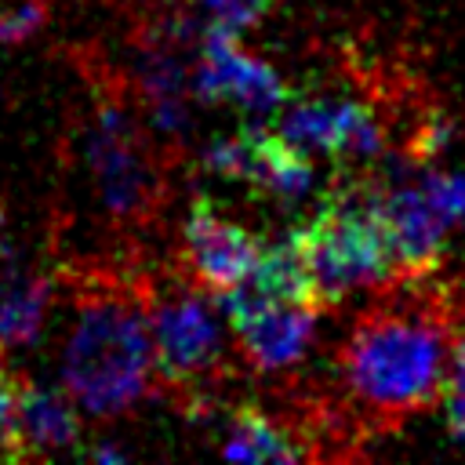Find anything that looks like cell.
<instances>
[{
  "label": "cell",
  "instance_id": "obj_11",
  "mask_svg": "<svg viewBox=\"0 0 465 465\" xmlns=\"http://www.w3.org/2000/svg\"><path fill=\"white\" fill-rule=\"evenodd\" d=\"M80 440V414L73 396L51 392L18 374V440L11 461H40L54 450L76 447Z\"/></svg>",
  "mask_w": 465,
  "mask_h": 465
},
{
  "label": "cell",
  "instance_id": "obj_16",
  "mask_svg": "<svg viewBox=\"0 0 465 465\" xmlns=\"http://www.w3.org/2000/svg\"><path fill=\"white\" fill-rule=\"evenodd\" d=\"M203 167L218 178H232V182H251V134L247 127L240 134L229 138H214L203 149Z\"/></svg>",
  "mask_w": 465,
  "mask_h": 465
},
{
  "label": "cell",
  "instance_id": "obj_1",
  "mask_svg": "<svg viewBox=\"0 0 465 465\" xmlns=\"http://www.w3.org/2000/svg\"><path fill=\"white\" fill-rule=\"evenodd\" d=\"M450 309L443 294H385L356 316L338 352V371L352 407L378 429H400L411 414L447 396Z\"/></svg>",
  "mask_w": 465,
  "mask_h": 465
},
{
  "label": "cell",
  "instance_id": "obj_19",
  "mask_svg": "<svg viewBox=\"0 0 465 465\" xmlns=\"http://www.w3.org/2000/svg\"><path fill=\"white\" fill-rule=\"evenodd\" d=\"M429 200L443 211L447 222H461L465 218V174H447V171H432L421 178Z\"/></svg>",
  "mask_w": 465,
  "mask_h": 465
},
{
  "label": "cell",
  "instance_id": "obj_9",
  "mask_svg": "<svg viewBox=\"0 0 465 465\" xmlns=\"http://www.w3.org/2000/svg\"><path fill=\"white\" fill-rule=\"evenodd\" d=\"M182 254H185L193 283L218 294L240 283L254 269L262 243L243 225L225 218L207 196H200L193 200L185 225H182Z\"/></svg>",
  "mask_w": 465,
  "mask_h": 465
},
{
  "label": "cell",
  "instance_id": "obj_2",
  "mask_svg": "<svg viewBox=\"0 0 465 465\" xmlns=\"http://www.w3.org/2000/svg\"><path fill=\"white\" fill-rule=\"evenodd\" d=\"M76 312L62 349V385L91 418H120L142 403L160 374L142 280L87 272L73 287Z\"/></svg>",
  "mask_w": 465,
  "mask_h": 465
},
{
  "label": "cell",
  "instance_id": "obj_18",
  "mask_svg": "<svg viewBox=\"0 0 465 465\" xmlns=\"http://www.w3.org/2000/svg\"><path fill=\"white\" fill-rule=\"evenodd\" d=\"M272 0H200V7L211 15V25H222V29H251L265 18Z\"/></svg>",
  "mask_w": 465,
  "mask_h": 465
},
{
  "label": "cell",
  "instance_id": "obj_24",
  "mask_svg": "<svg viewBox=\"0 0 465 465\" xmlns=\"http://www.w3.org/2000/svg\"><path fill=\"white\" fill-rule=\"evenodd\" d=\"M4 225H7V214H4V203H0V243H4Z\"/></svg>",
  "mask_w": 465,
  "mask_h": 465
},
{
  "label": "cell",
  "instance_id": "obj_21",
  "mask_svg": "<svg viewBox=\"0 0 465 465\" xmlns=\"http://www.w3.org/2000/svg\"><path fill=\"white\" fill-rule=\"evenodd\" d=\"M447 392H461L465 396V331L454 334V349H450V378H447Z\"/></svg>",
  "mask_w": 465,
  "mask_h": 465
},
{
  "label": "cell",
  "instance_id": "obj_23",
  "mask_svg": "<svg viewBox=\"0 0 465 465\" xmlns=\"http://www.w3.org/2000/svg\"><path fill=\"white\" fill-rule=\"evenodd\" d=\"M87 458H91V461H124V450H120V447H105V443H102V447H91V450H87Z\"/></svg>",
  "mask_w": 465,
  "mask_h": 465
},
{
  "label": "cell",
  "instance_id": "obj_8",
  "mask_svg": "<svg viewBox=\"0 0 465 465\" xmlns=\"http://www.w3.org/2000/svg\"><path fill=\"white\" fill-rule=\"evenodd\" d=\"M287 142L312 153H331L338 160H374L385 149V131L374 113L345 98H305L287 105L280 127Z\"/></svg>",
  "mask_w": 465,
  "mask_h": 465
},
{
  "label": "cell",
  "instance_id": "obj_3",
  "mask_svg": "<svg viewBox=\"0 0 465 465\" xmlns=\"http://www.w3.org/2000/svg\"><path fill=\"white\" fill-rule=\"evenodd\" d=\"M320 305H341L360 287H378L396 272L389 225L378 207L374 178H349L334 185L316 214L298 225Z\"/></svg>",
  "mask_w": 465,
  "mask_h": 465
},
{
  "label": "cell",
  "instance_id": "obj_25",
  "mask_svg": "<svg viewBox=\"0 0 465 465\" xmlns=\"http://www.w3.org/2000/svg\"><path fill=\"white\" fill-rule=\"evenodd\" d=\"M4 349H7V341L0 338V367H4Z\"/></svg>",
  "mask_w": 465,
  "mask_h": 465
},
{
  "label": "cell",
  "instance_id": "obj_7",
  "mask_svg": "<svg viewBox=\"0 0 465 465\" xmlns=\"http://www.w3.org/2000/svg\"><path fill=\"white\" fill-rule=\"evenodd\" d=\"M193 98L207 105L236 102L247 113H272L287 102V84L269 62L247 54L232 29L211 25L193 65Z\"/></svg>",
  "mask_w": 465,
  "mask_h": 465
},
{
  "label": "cell",
  "instance_id": "obj_10",
  "mask_svg": "<svg viewBox=\"0 0 465 465\" xmlns=\"http://www.w3.org/2000/svg\"><path fill=\"white\" fill-rule=\"evenodd\" d=\"M374 185H378L381 218L389 225L396 269L403 276H411V280L429 276L443 258V243H447L450 222L429 200L421 182L411 185V182H400L396 174H389V178H374Z\"/></svg>",
  "mask_w": 465,
  "mask_h": 465
},
{
  "label": "cell",
  "instance_id": "obj_22",
  "mask_svg": "<svg viewBox=\"0 0 465 465\" xmlns=\"http://www.w3.org/2000/svg\"><path fill=\"white\" fill-rule=\"evenodd\" d=\"M443 407H447V425L458 440H465V396L461 392H447L443 396Z\"/></svg>",
  "mask_w": 465,
  "mask_h": 465
},
{
  "label": "cell",
  "instance_id": "obj_4",
  "mask_svg": "<svg viewBox=\"0 0 465 465\" xmlns=\"http://www.w3.org/2000/svg\"><path fill=\"white\" fill-rule=\"evenodd\" d=\"M87 171L102 211L120 229L149 225L163 207V167L149 153L127 102L120 91H102L94 98V116L84 134Z\"/></svg>",
  "mask_w": 465,
  "mask_h": 465
},
{
  "label": "cell",
  "instance_id": "obj_15",
  "mask_svg": "<svg viewBox=\"0 0 465 465\" xmlns=\"http://www.w3.org/2000/svg\"><path fill=\"white\" fill-rule=\"evenodd\" d=\"M51 305V280L40 272L0 276V338L7 345L36 341Z\"/></svg>",
  "mask_w": 465,
  "mask_h": 465
},
{
  "label": "cell",
  "instance_id": "obj_6",
  "mask_svg": "<svg viewBox=\"0 0 465 465\" xmlns=\"http://www.w3.org/2000/svg\"><path fill=\"white\" fill-rule=\"evenodd\" d=\"M218 309L222 316L240 331L251 320L280 309V305H320L316 280L309 269V254L302 243V232L291 229L283 240L262 247L254 269L232 283L229 291H218ZM323 309V305H320Z\"/></svg>",
  "mask_w": 465,
  "mask_h": 465
},
{
  "label": "cell",
  "instance_id": "obj_20",
  "mask_svg": "<svg viewBox=\"0 0 465 465\" xmlns=\"http://www.w3.org/2000/svg\"><path fill=\"white\" fill-rule=\"evenodd\" d=\"M18 440V374L0 367V458L11 461Z\"/></svg>",
  "mask_w": 465,
  "mask_h": 465
},
{
  "label": "cell",
  "instance_id": "obj_17",
  "mask_svg": "<svg viewBox=\"0 0 465 465\" xmlns=\"http://www.w3.org/2000/svg\"><path fill=\"white\" fill-rule=\"evenodd\" d=\"M51 18L47 0H0V44H18L40 33Z\"/></svg>",
  "mask_w": 465,
  "mask_h": 465
},
{
  "label": "cell",
  "instance_id": "obj_5",
  "mask_svg": "<svg viewBox=\"0 0 465 465\" xmlns=\"http://www.w3.org/2000/svg\"><path fill=\"white\" fill-rule=\"evenodd\" d=\"M145 312L156 341L160 381L182 392V403H203L207 385L222 374L225 345L211 305L185 287H156L142 280Z\"/></svg>",
  "mask_w": 465,
  "mask_h": 465
},
{
  "label": "cell",
  "instance_id": "obj_12",
  "mask_svg": "<svg viewBox=\"0 0 465 465\" xmlns=\"http://www.w3.org/2000/svg\"><path fill=\"white\" fill-rule=\"evenodd\" d=\"M316 312L320 305H280L240 327L236 334L247 363L262 374L287 371L291 363H298L316 334Z\"/></svg>",
  "mask_w": 465,
  "mask_h": 465
},
{
  "label": "cell",
  "instance_id": "obj_14",
  "mask_svg": "<svg viewBox=\"0 0 465 465\" xmlns=\"http://www.w3.org/2000/svg\"><path fill=\"white\" fill-rule=\"evenodd\" d=\"M222 454L247 458V461H302V458H309L305 447H298L294 436L254 403H243L232 411L225 440H222Z\"/></svg>",
  "mask_w": 465,
  "mask_h": 465
},
{
  "label": "cell",
  "instance_id": "obj_13",
  "mask_svg": "<svg viewBox=\"0 0 465 465\" xmlns=\"http://www.w3.org/2000/svg\"><path fill=\"white\" fill-rule=\"evenodd\" d=\"M251 134V185L280 203H294L312 185V160L305 149L287 142L280 131H258Z\"/></svg>",
  "mask_w": 465,
  "mask_h": 465
}]
</instances>
